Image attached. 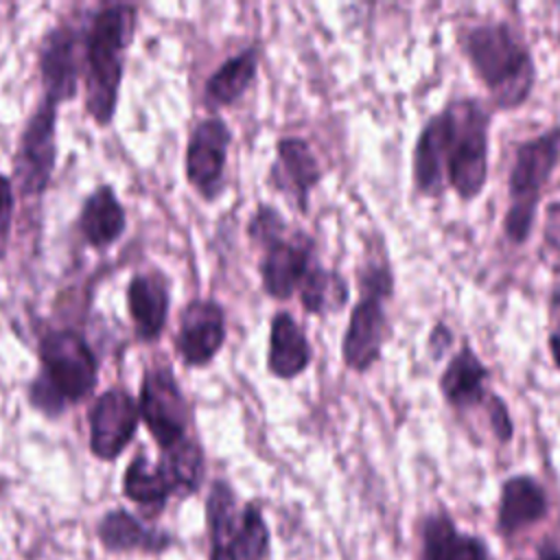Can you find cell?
<instances>
[{
  "instance_id": "cell-25",
  "label": "cell",
  "mask_w": 560,
  "mask_h": 560,
  "mask_svg": "<svg viewBox=\"0 0 560 560\" xmlns=\"http://www.w3.org/2000/svg\"><path fill=\"white\" fill-rule=\"evenodd\" d=\"M350 287L341 273L326 267H311L300 284L304 311L313 315H332L346 306Z\"/></svg>"
},
{
  "instance_id": "cell-32",
  "label": "cell",
  "mask_w": 560,
  "mask_h": 560,
  "mask_svg": "<svg viewBox=\"0 0 560 560\" xmlns=\"http://www.w3.org/2000/svg\"><path fill=\"white\" fill-rule=\"evenodd\" d=\"M451 339H453V335H451V330H448V326H442V324H438L435 328H433V332H431V339H429V348L433 350V354L435 357H440V352L451 343Z\"/></svg>"
},
{
  "instance_id": "cell-22",
  "label": "cell",
  "mask_w": 560,
  "mask_h": 560,
  "mask_svg": "<svg viewBox=\"0 0 560 560\" xmlns=\"http://www.w3.org/2000/svg\"><path fill=\"white\" fill-rule=\"evenodd\" d=\"M98 538L112 551H127V549L160 551L171 542L166 534L147 529L127 510L107 512L98 523Z\"/></svg>"
},
{
  "instance_id": "cell-1",
  "label": "cell",
  "mask_w": 560,
  "mask_h": 560,
  "mask_svg": "<svg viewBox=\"0 0 560 560\" xmlns=\"http://www.w3.org/2000/svg\"><path fill=\"white\" fill-rule=\"evenodd\" d=\"M488 127L490 116L475 98L453 101L431 116L413 147L416 188L440 195L448 184L459 199H477L488 182Z\"/></svg>"
},
{
  "instance_id": "cell-27",
  "label": "cell",
  "mask_w": 560,
  "mask_h": 560,
  "mask_svg": "<svg viewBox=\"0 0 560 560\" xmlns=\"http://www.w3.org/2000/svg\"><path fill=\"white\" fill-rule=\"evenodd\" d=\"M269 551V532L262 521L260 508L247 503L238 514L236 534L232 540L234 560H265Z\"/></svg>"
},
{
  "instance_id": "cell-5",
  "label": "cell",
  "mask_w": 560,
  "mask_h": 560,
  "mask_svg": "<svg viewBox=\"0 0 560 560\" xmlns=\"http://www.w3.org/2000/svg\"><path fill=\"white\" fill-rule=\"evenodd\" d=\"M558 162H560V127L547 129L516 147L510 179H508L510 206L503 219L505 236L514 245H521L527 241L536 219V206L540 201L542 188L551 179V173L558 166Z\"/></svg>"
},
{
  "instance_id": "cell-11",
  "label": "cell",
  "mask_w": 560,
  "mask_h": 560,
  "mask_svg": "<svg viewBox=\"0 0 560 560\" xmlns=\"http://www.w3.org/2000/svg\"><path fill=\"white\" fill-rule=\"evenodd\" d=\"M225 341V315L214 300H192L182 311L177 352L188 365H206Z\"/></svg>"
},
{
  "instance_id": "cell-10",
  "label": "cell",
  "mask_w": 560,
  "mask_h": 560,
  "mask_svg": "<svg viewBox=\"0 0 560 560\" xmlns=\"http://www.w3.org/2000/svg\"><path fill=\"white\" fill-rule=\"evenodd\" d=\"M138 405L122 389H109L90 409V448L101 459H116L138 427Z\"/></svg>"
},
{
  "instance_id": "cell-3",
  "label": "cell",
  "mask_w": 560,
  "mask_h": 560,
  "mask_svg": "<svg viewBox=\"0 0 560 560\" xmlns=\"http://www.w3.org/2000/svg\"><path fill=\"white\" fill-rule=\"evenodd\" d=\"M136 26V9L131 4H114L101 9L85 37V107L90 116L107 125L114 109L118 85L122 79V50Z\"/></svg>"
},
{
  "instance_id": "cell-8",
  "label": "cell",
  "mask_w": 560,
  "mask_h": 560,
  "mask_svg": "<svg viewBox=\"0 0 560 560\" xmlns=\"http://www.w3.org/2000/svg\"><path fill=\"white\" fill-rule=\"evenodd\" d=\"M55 120L57 103L44 98L20 138L13 166L24 195H39L50 182L55 166Z\"/></svg>"
},
{
  "instance_id": "cell-21",
  "label": "cell",
  "mask_w": 560,
  "mask_h": 560,
  "mask_svg": "<svg viewBox=\"0 0 560 560\" xmlns=\"http://www.w3.org/2000/svg\"><path fill=\"white\" fill-rule=\"evenodd\" d=\"M258 70V50L245 48L243 52L223 61L214 74L206 81V101L212 107H223L238 101L252 81L256 79Z\"/></svg>"
},
{
  "instance_id": "cell-26",
  "label": "cell",
  "mask_w": 560,
  "mask_h": 560,
  "mask_svg": "<svg viewBox=\"0 0 560 560\" xmlns=\"http://www.w3.org/2000/svg\"><path fill=\"white\" fill-rule=\"evenodd\" d=\"M160 466L166 470L175 492L188 494L199 488V481L203 475V455L199 444L186 438L184 442L164 451V459Z\"/></svg>"
},
{
  "instance_id": "cell-31",
  "label": "cell",
  "mask_w": 560,
  "mask_h": 560,
  "mask_svg": "<svg viewBox=\"0 0 560 560\" xmlns=\"http://www.w3.org/2000/svg\"><path fill=\"white\" fill-rule=\"evenodd\" d=\"M542 238L549 247L560 252V201H553L545 210V223H542Z\"/></svg>"
},
{
  "instance_id": "cell-7",
  "label": "cell",
  "mask_w": 560,
  "mask_h": 560,
  "mask_svg": "<svg viewBox=\"0 0 560 560\" xmlns=\"http://www.w3.org/2000/svg\"><path fill=\"white\" fill-rule=\"evenodd\" d=\"M138 411L162 451H168L188 438V405L168 368L160 365L144 372Z\"/></svg>"
},
{
  "instance_id": "cell-29",
  "label": "cell",
  "mask_w": 560,
  "mask_h": 560,
  "mask_svg": "<svg viewBox=\"0 0 560 560\" xmlns=\"http://www.w3.org/2000/svg\"><path fill=\"white\" fill-rule=\"evenodd\" d=\"M11 219H13V188H11V182L4 175H0V258H4L7 254Z\"/></svg>"
},
{
  "instance_id": "cell-15",
  "label": "cell",
  "mask_w": 560,
  "mask_h": 560,
  "mask_svg": "<svg viewBox=\"0 0 560 560\" xmlns=\"http://www.w3.org/2000/svg\"><path fill=\"white\" fill-rule=\"evenodd\" d=\"M313 361V350L291 313L280 311L269 326L267 370L276 378L289 381L300 376Z\"/></svg>"
},
{
  "instance_id": "cell-12",
  "label": "cell",
  "mask_w": 560,
  "mask_h": 560,
  "mask_svg": "<svg viewBox=\"0 0 560 560\" xmlns=\"http://www.w3.org/2000/svg\"><path fill=\"white\" fill-rule=\"evenodd\" d=\"M278 160L271 168V184L298 206L300 212L308 210L311 190L322 179V166L311 151L308 142L295 136L280 138L276 144Z\"/></svg>"
},
{
  "instance_id": "cell-2",
  "label": "cell",
  "mask_w": 560,
  "mask_h": 560,
  "mask_svg": "<svg viewBox=\"0 0 560 560\" xmlns=\"http://www.w3.org/2000/svg\"><path fill=\"white\" fill-rule=\"evenodd\" d=\"M464 55L499 109L521 107L536 83V66L505 22H486L464 35Z\"/></svg>"
},
{
  "instance_id": "cell-33",
  "label": "cell",
  "mask_w": 560,
  "mask_h": 560,
  "mask_svg": "<svg viewBox=\"0 0 560 560\" xmlns=\"http://www.w3.org/2000/svg\"><path fill=\"white\" fill-rule=\"evenodd\" d=\"M549 352H551L556 368L560 370V324L549 332Z\"/></svg>"
},
{
  "instance_id": "cell-20",
  "label": "cell",
  "mask_w": 560,
  "mask_h": 560,
  "mask_svg": "<svg viewBox=\"0 0 560 560\" xmlns=\"http://www.w3.org/2000/svg\"><path fill=\"white\" fill-rule=\"evenodd\" d=\"M81 232L94 247L114 243L125 230V210L109 186L96 188L83 203Z\"/></svg>"
},
{
  "instance_id": "cell-30",
  "label": "cell",
  "mask_w": 560,
  "mask_h": 560,
  "mask_svg": "<svg viewBox=\"0 0 560 560\" xmlns=\"http://www.w3.org/2000/svg\"><path fill=\"white\" fill-rule=\"evenodd\" d=\"M488 418H490V424H492V431L499 440L508 442L512 438V420H510V413L505 409V402L499 398V396H490L488 398Z\"/></svg>"
},
{
  "instance_id": "cell-28",
  "label": "cell",
  "mask_w": 560,
  "mask_h": 560,
  "mask_svg": "<svg viewBox=\"0 0 560 560\" xmlns=\"http://www.w3.org/2000/svg\"><path fill=\"white\" fill-rule=\"evenodd\" d=\"M284 232H287L284 217L271 206H258V210L254 212L249 228H247L249 238L260 247H267L269 243L282 238Z\"/></svg>"
},
{
  "instance_id": "cell-19",
  "label": "cell",
  "mask_w": 560,
  "mask_h": 560,
  "mask_svg": "<svg viewBox=\"0 0 560 560\" xmlns=\"http://www.w3.org/2000/svg\"><path fill=\"white\" fill-rule=\"evenodd\" d=\"M420 560H488L486 545L468 534H459L446 514L427 518Z\"/></svg>"
},
{
  "instance_id": "cell-23",
  "label": "cell",
  "mask_w": 560,
  "mask_h": 560,
  "mask_svg": "<svg viewBox=\"0 0 560 560\" xmlns=\"http://www.w3.org/2000/svg\"><path fill=\"white\" fill-rule=\"evenodd\" d=\"M208 529L212 540L210 560H234L232 540L238 525L236 497L225 481H214L206 501Z\"/></svg>"
},
{
  "instance_id": "cell-16",
  "label": "cell",
  "mask_w": 560,
  "mask_h": 560,
  "mask_svg": "<svg viewBox=\"0 0 560 560\" xmlns=\"http://www.w3.org/2000/svg\"><path fill=\"white\" fill-rule=\"evenodd\" d=\"M547 514V494L540 483L529 475H516L503 481L497 527L501 534L512 536L523 527L540 521Z\"/></svg>"
},
{
  "instance_id": "cell-13",
  "label": "cell",
  "mask_w": 560,
  "mask_h": 560,
  "mask_svg": "<svg viewBox=\"0 0 560 560\" xmlns=\"http://www.w3.org/2000/svg\"><path fill=\"white\" fill-rule=\"evenodd\" d=\"M260 280L262 291L269 298L287 300L291 298L311 269L313 247L306 241H287L284 236L262 247Z\"/></svg>"
},
{
  "instance_id": "cell-4",
  "label": "cell",
  "mask_w": 560,
  "mask_h": 560,
  "mask_svg": "<svg viewBox=\"0 0 560 560\" xmlns=\"http://www.w3.org/2000/svg\"><path fill=\"white\" fill-rule=\"evenodd\" d=\"M42 374L33 381V405L59 413L66 402L85 398L96 383V359L79 332L57 330L39 341Z\"/></svg>"
},
{
  "instance_id": "cell-17",
  "label": "cell",
  "mask_w": 560,
  "mask_h": 560,
  "mask_svg": "<svg viewBox=\"0 0 560 560\" xmlns=\"http://www.w3.org/2000/svg\"><path fill=\"white\" fill-rule=\"evenodd\" d=\"M127 306L140 339H155L168 313V284L162 273H138L127 289Z\"/></svg>"
},
{
  "instance_id": "cell-18",
  "label": "cell",
  "mask_w": 560,
  "mask_h": 560,
  "mask_svg": "<svg viewBox=\"0 0 560 560\" xmlns=\"http://www.w3.org/2000/svg\"><path fill=\"white\" fill-rule=\"evenodd\" d=\"M490 372L475 350L464 348L446 363L440 376V392L453 407H472L486 398V381Z\"/></svg>"
},
{
  "instance_id": "cell-6",
  "label": "cell",
  "mask_w": 560,
  "mask_h": 560,
  "mask_svg": "<svg viewBox=\"0 0 560 560\" xmlns=\"http://www.w3.org/2000/svg\"><path fill=\"white\" fill-rule=\"evenodd\" d=\"M392 289L387 267L370 265L361 271V300L352 306L341 341L343 363L352 372H368L381 359L389 328L383 302L392 295Z\"/></svg>"
},
{
  "instance_id": "cell-9",
  "label": "cell",
  "mask_w": 560,
  "mask_h": 560,
  "mask_svg": "<svg viewBox=\"0 0 560 560\" xmlns=\"http://www.w3.org/2000/svg\"><path fill=\"white\" fill-rule=\"evenodd\" d=\"M230 140L232 133L221 118H206L190 133L186 149V175L206 199H214L223 186Z\"/></svg>"
},
{
  "instance_id": "cell-14",
  "label": "cell",
  "mask_w": 560,
  "mask_h": 560,
  "mask_svg": "<svg viewBox=\"0 0 560 560\" xmlns=\"http://www.w3.org/2000/svg\"><path fill=\"white\" fill-rule=\"evenodd\" d=\"M39 70L48 101L59 105L77 94V39L70 28L59 26L46 35L39 52Z\"/></svg>"
},
{
  "instance_id": "cell-34",
  "label": "cell",
  "mask_w": 560,
  "mask_h": 560,
  "mask_svg": "<svg viewBox=\"0 0 560 560\" xmlns=\"http://www.w3.org/2000/svg\"><path fill=\"white\" fill-rule=\"evenodd\" d=\"M540 560H560V551L553 547H545L540 549Z\"/></svg>"
},
{
  "instance_id": "cell-24",
  "label": "cell",
  "mask_w": 560,
  "mask_h": 560,
  "mask_svg": "<svg viewBox=\"0 0 560 560\" xmlns=\"http://www.w3.org/2000/svg\"><path fill=\"white\" fill-rule=\"evenodd\" d=\"M122 490L127 499L160 512L166 503V499L175 492L166 470L158 464H151L144 455H138L125 470Z\"/></svg>"
}]
</instances>
